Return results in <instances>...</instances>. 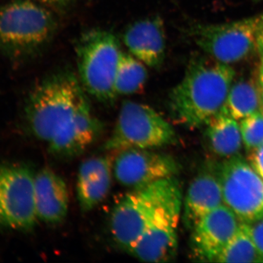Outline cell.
Returning <instances> with one entry per match:
<instances>
[{
    "label": "cell",
    "mask_w": 263,
    "mask_h": 263,
    "mask_svg": "<svg viewBox=\"0 0 263 263\" xmlns=\"http://www.w3.org/2000/svg\"><path fill=\"white\" fill-rule=\"evenodd\" d=\"M234 77L231 66L209 56L192 60L182 80L170 94L173 119L192 129L206 126L226 112L227 99Z\"/></svg>",
    "instance_id": "cell-1"
},
{
    "label": "cell",
    "mask_w": 263,
    "mask_h": 263,
    "mask_svg": "<svg viewBox=\"0 0 263 263\" xmlns=\"http://www.w3.org/2000/svg\"><path fill=\"white\" fill-rule=\"evenodd\" d=\"M75 75L61 72L48 76L29 95L26 119L37 139L48 143L75 119L87 100Z\"/></svg>",
    "instance_id": "cell-2"
},
{
    "label": "cell",
    "mask_w": 263,
    "mask_h": 263,
    "mask_svg": "<svg viewBox=\"0 0 263 263\" xmlns=\"http://www.w3.org/2000/svg\"><path fill=\"white\" fill-rule=\"evenodd\" d=\"M180 192L179 181L174 176L132 190L112 212L110 231L114 241L128 252L164 204Z\"/></svg>",
    "instance_id": "cell-3"
},
{
    "label": "cell",
    "mask_w": 263,
    "mask_h": 263,
    "mask_svg": "<svg viewBox=\"0 0 263 263\" xmlns=\"http://www.w3.org/2000/svg\"><path fill=\"white\" fill-rule=\"evenodd\" d=\"M122 53L117 37L103 29L85 32L76 44L81 84L102 103H110L117 98L115 79Z\"/></svg>",
    "instance_id": "cell-4"
},
{
    "label": "cell",
    "mask_w": 263,
    "mask_h": 263,
    "mask_svg": "<svg viewBox=\"0 0 263 263\" xmlns=\"http://www.w3.org/2000/svg\"><path fill=\"white\" fill-rule=\"evenodd\" d=\"M57 24L46 8L32 0H12L0 7V51L28 54L51 39Z\"/></svg>",
    "instance_id": "cell-5"
},
{
    "label": "cell",
    "mask_w": 263,
    "mask_h": 263,
    "mask_svg": "<svg viewBox=\"0 0 263 263\" xmlns=\"http://www.w3.org/2000/svg\"><path fill=\"white\" fill-rule=\"evenodd\" d=\"M176 141L174 128L155 109L145 104L125 101L103 148L118 152L129 148L155 149Z\"/></svg>",
    "instance_id": "cell-6"
},
{
    "label": "cell",
    "mask_w": 263,
    "mask_h": 263,
    "mask_svg": "<svg viewBox=\"0 0 263 263\" xmlns=\"http://www.w3.org/2000/svg\"><path fill=\"white\" fill-rule=\"evenodd\" d=\"M262 29L263 14L231 23L197 24L190 34L208 56L230 65L258 50Z\"/></svg>",
    "instance_id": "cell-7"
},
{
    "label": "cell",
    "mask_w": 263,
    "mask_h": 263,
    "mask_svg": "<svg viewBox=\"0 0 263 263\" xmlns=\"http://www.w3.org/2000/svg\"><path fill=\"white\" fill-rule=\"evenodd\" d=\"M34 176L24 164L0 163V227L29 231L38 221Z\"/></svg>",
    "instance_id": "cell-8"
},
{
    "label": "cell",
    "mask_w": 263,
    "mask_h": 263,
    "mask_svg": "<svg viewBox=\"0 0 263 263\" xmlns=\"http://www.w3.org/2000/svg\"><path fill=\"white\" fill-rule=\"evenodd\" d=\"M224 205L243 223L263 216V179L239 155L218 168Z\"/></svg>",
    "instance_id": "cell-9"
},
{
    "label": "cell",
    "mask_w": 263,
    "mask_h": 263,
    "mask_svg": "<svg viewBox=\"0 0 263 263\" xmlns=\"http://www.w3.org/2000/svg\"><path fill=\"white\" fill-rule=\"evenodd\" d=\"M182 193L166 202L128 253L143 262H165L176 257Z\"/></svg>",
    "instance_id": "cell-10"
},
{
    "label": "cell",
    "mask_w": 263,
    "mask_h": 263,
    "mask_svg": "<svg viewBox=\"0 0 263 263\" xmlns=\"http://www.w3.org/2000/svg\"><path fill=\"white\" fill-rule=\"evenodd\" d=\"M178 171L179 165L173 157L153 149L120 151L113 164L114 174L119 183L133 190L174 177Z\"/></svg>",
    "instance_id": "cell-11"
},
{
    "label": "cell",
    "mask_w": 263,
    "mask_h": 263,
    "mask_svg": "<svg viewBox=\"0 0 263 263\" xmlns=\"http://www.w3.org/2000/svg\"><path fill=\"white\" fill-rule=\"evenodd\" d=\"M241 223L224 204L209 213L191 230L190 249L193 259L217 262Z\"/></svg>",
    "instance_id": "cell-12"
},
{
    "label": "cell",
    "mask_w": 263,
    "mask_h": 263,
    "mask_svg": "<svg viewBox=\"0 0 263 263\" xmlns=\"http://www.w3.org/2000/svg\"><path fill=\"white\" fill-rule=\"evenodd\" d=\"M129 53L145 65L158 68L164 61L166 37L164 24L159 16L141 19L132 24L123 37Z\"/></svg>",
    "instance_id": "cell-13"
},
{
    "label": "cell",
    "mask_w": 263,
    "mask_h": 263,
    "mask_svg": "<svg viewBox=\"0 0 263 263\" xmlns=\"http://www.w3.org/2000/svg\"><path fill=\"white\" fill-rule=\"evenodd\" d=\"M102 129L101 122L93 114L87 99L81 105L73 121L48 143V149L59 157H75L98 139Z\"/></svg>",
    "instance_id": "cell-14"
},
{
    "label": "cell",
    "mask_w": 263,
    "mask_h": 263,
    "mask_svg": "<svg viewBox=\"0 0 263 263\" xmlns=\"http://www.w3.org/2000/svg\"><path fill=\"white\" fill-rule=\"evenodd\" d=\"M223 204L218 169L202 171L193 179L186 192L183 203V224L191 231L204 216Z\"/></svg>",
    "instance_id": "cell-15"
},
{
    "label": "cell",
    "mask_w": 263,
    "mask_h": 263,
    "mask_svg": "<svg viewBox=\"0 0 263 263\" xmlns=\"http://www.w3.org/2000/svg\"><path fill=\"white\" fill-rule=\"evenodd\" d=\"M34 196L38 221L53 226L65 221L69 195L61 176L47 167L40 171L34 176Z\"/></svg>",
    "instance_id": "cell-16"
},
{
    "label": "cell",
    "mask_w": 263,
    "mask_h": 263,
    "mask_svg": "<svg viewBox=\"0 0 263 263\" xmlns=\"http://www.w3.org/2000/svg\"><path fill=\"white\" fill-rule=\"evenodd\" d=\"M113 166L108 158L95 157L84 161L78 172L76 191L83 212L98 206L110 192Z\"/></svg>",
    "instance_id": "cell-17"
},
{
    "label": "cell",
    "mask_w": 263,
    "mask_h": 263,
    "mask_svg": "<svg viewBox=\"0 0 263 263\" xmlns=\"http://www.w3.org/2000/svg\"><path fill=\"white\" fill-rule=\"evenodd\" d=\"M205 127L208 143L214 155L227 160L238 155L243 143L236 119L224 112Z\"/></svg>",
    "instance_id": "cell-18"
},
{
    "label": "cell",
    "mask_w": 263,
    "mask_h": 263,
    "mask_svg": "<svg viewBox=\"0 0 263 263\" xmlns=\"http://www.w3.org/2000/svg\"><path fill=\"white\" fill-rule=\"evenodd\" d=\"M226 110L237 121L263 110L262 91L252 81L233 83L227 99Z\"/></svg>",
    "instance_id": "cell-19"
},
{
    "label": "cell",
    "mask_w": 263,
    "mask_h": 263,
    "mask_svg": "<svg viewBox=\"0 0 263 263\" xmlns=\"http://www.w3.org/2000/svg\"><path fill=\"white\" fill-rule=\"evenodd\" d=\"M148 77L144 64L129 53L122 52L115 79L117 97L138 92L143 87Z\"/></svg>",
    "instance_id": "cell-20"
},
{
    "label": "cell",
    "mask_w": 263,
    "mask_h": 263,
    "mask_svg": "<svg viewBox=\"0 0 263 263\" xmlns=\"http://www.w3.org/2000/svg\"><path fill=\"white\" fill-rule=\"evenodd\" d=\"M217 262H263L245 223L230 240L217 259Z\"/></svg>",
    "instance_id": "cell-21"
},
{
    "label": "cell",
    "mask_w": 263,
    "mask_h": 263,
    "mask_svg": "<svg viewBox=\"0 0 263 263\" xmlns=\"http://www.w3.org/2000/svg\"><path fill=\"white\" fill-rule=\"evenodd\" d=\"M239 124L243 145L249 152L262 146L263 110L242 119Z\"/></svg>",
    "instance_id": "cell-22"
},
{
    "label": "cell",
    "mask_w": 263,
    "mask_h": 263,
    "mask_svg": "<svg viewBox=\"0 0 263 263\" xmlns=\"http://www.w3.org/2000/svg\"><path fill=\"white\" fill-rule=\"evenodd\" d=\"M245 224L257 250L263 257V216Z\"/></svg>",
    "instance_id": "cell-23"
},
{
    "label": "cell",
    "mask_w": 263,
    "mask_h": 263,
    "mask_svg": "<svg viewBox=\"0 0 263 263\" xmlns=\"http://www.w3.org/2000/svg\"><path fill=\"white\" fill-rule=\"evenodd\" d=\"M249 162L263 179V145L251 152Z\"/></svg>",
    "instance_id": "cell-24"
},
{
    "label": "cell",
    "mask_w": 263,
    "mask_h": 263,
    "mask_svg": "<svg viewBox=\"0 0 263 263\" xmlns=\"http://www.w3.org/2000/svg\"><path fill=\"white\" fill-rule=\"evenodd\" d=\"M45 4L51 5L55 8H64L72 3L73 0H41Z\"/></svg>",
    "instance_id": "cell-25"
},
{
    "label": "cell",
    "mask_w": 263,
    "mask_h": 263,
    "mask_svg": "<svg viewBox=\"0 0 263 263\" xmlns=\"http://www.w3.org/2000/svg\"><path fill=\"white\" fill-rule=\"evenodd\" d=\"M262 49H263V29L262 30V32H261L260 36H259L258 51H262Z\"/></svg>",
    "instance_id": "cell-26"
},
{
    "label": "cell",
    "mask_w": 263,
    "mask_h": 263,
    "mask_svg": "<svg viewBox=\"0 0 263 263\" xmlns=\"http://www.w3.org/2000/svg\"><path fill=\"white\" fill-rule=\"evenodd\" d=\"M261 53V55H262V63H261V68H260V80L261 84H263V49L262 51H259Z\"/></svg>",
    "instance_id": "cell-27"
},
{
    "label": "cell",
    "mask_w": 263,
    "mask_h": 263,
    "mask_svg": "<svg viewBox=\"0 0 263 263\" xmlns=\"http://www.w3.org/2000/svg\"><path fill=\"white\" fill-rule=\"evenodd\" d=\"M262 98H263V84H262Z\"/></svg>",
    "instance_id": "cell-28"
},
{
    "label": "cell",
    "mask_w": 263,
    "mask_h": 263,
    "mask_svg": "<svg viewBox=\"0 0 263 263\" xmlns=\"http://www.w3.org/2000/svg\"><path fill=\"white\" fill-rule=\"evenodd\" d=\"M256 1H261V0H256Z\"/></svg>",
    "instance_id": "cell-29"
}]
</instances>
